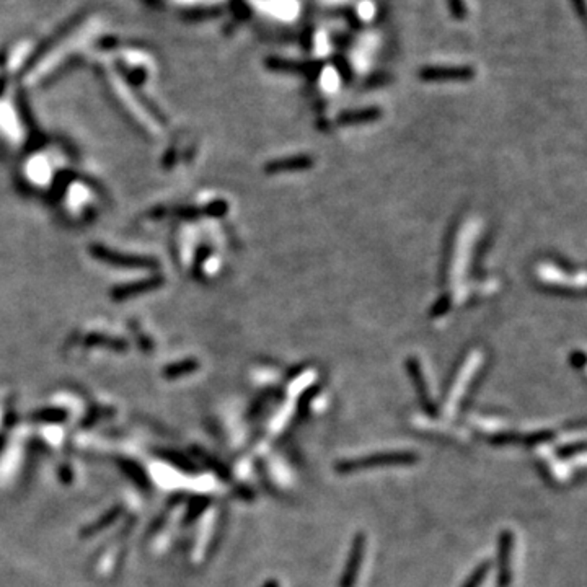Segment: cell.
Returning <instances> with one entry per match:
<instances>
[{"label":"cell","mask_w":587,"mask_h":587,"mask_svg":"<svg viewBox=\"0 0 587 587\" xmlns=\"http://www.w3.org/2000/svg\"><path fill=\"white\" fill-rule=\"evenodd\" d=\"M572 3L577 7V13L581 18H584V0H572Z\"/></svg>","instance_id":"7c38bea8"},{"label":"cell","mask_w":587,"mask_h":587,"mask_svg":"<svg viewBox=\"0 0 587 587\" xmlns=\"http://www.w3.org/2000/svg\"><path fill=\"white\" fill-rule=\"evenodd\" d=\"M491 564L490 563H483L481 566H478V570L475 571V575H473L470 579L465 582V587H478L486 579V576H488Z\"/></svg>","instance_id":"ba28073f"},{"label":"cell","mask_w":587,"mask_h":587,"mask_svg":"<svg viewBox=\"0 0 587 587\" xmlns=\"http://www.w3.org/2000/svg\"><path fill=\"white\" fill-rule=\"evenodd\" d=\"M449 8L452 17L457 18V20H463L467 15V7L463 0H449Z\"/></svg>","instance_id":"9c48e42d"},{"label":"cell","mask_w":587,"mask_h":587,"mask_svg":"<svg viewBox=\"0 0 587 587\" xmlns=\"http://www.w3.org/2000/svg\"><path fill=\"white\" fill-rule=\"evenodd\" d=\"M475 371H476V359L472 357L470 362L465 364V367H463L460 380H457V384H455L454 389H452V393H450V398H449V409H450V411H454L455 403L460 402V398L463 397V390H465V386L468 384V379L472 380V377H473V374H475Z\"/></svg>","instance_id":"5b68a950"},{"label":"cell","mask_w":587,"mask_h":587,"mask_svg":"<svg viewBox=\"0 0 587 587\" xmlns=\"http://www.w3.org/2000/svg\"><path fill=\"white\" fill-rule=\"evenodd\" d=\"M85 18V15H77V17H74V18H71L69 21H67V24H64L61 28H59L56 33L54 35H51L49 36V38H46V41H44L43 44H41V46H38V49H36L35 51V54L33 56L30 57V61H28V67H33V64L38 61L39 57H43L44 54H46L49 49L51 48H54L56 46V44H59L61 43V41L66 38V36H69L72 31H74L77 26H79L80 24H82V20H84Z\"/></svg>","instance_id":"3957f363"},{"label":"cell","mask_w":587,"mask_h":587,"mask_svg":"<svg viewBox=\"0 0 587 587\" xmlns=\"http://www.w3.org/2000/svg\"><path fill=\"white\" fill-rule=\"evenodd\" d=\"M511 559H512V534L506 532L501 539V586L511 581Z\"/></svg>","instance_id":"8992f818"},{"label":"cell","mask_w":587,"mask_h":587,"mask_svg":"<svg viewBox=\"0 0 587 587\" xmlns=\"http://www.w3.org/2000/svg\"><path fill=\"white\" fill-rule=\"evenodd\" d=\"M475 71L467 66L447 67H425L420 71L421 80L425 82H467L472 80Z\"/></svg>","instance_id":"6da1fadb"},{"label":"cell","mask_w":587,"mask_h":587,"mask_svg":"<svg viewBox=\"0 0 587 587\" xmlns=\"http://www.w3.org/2000/svg\"><path fill=\"white\" fill-rule=\"evenodd\" d=\"M232 12H234V15L239 17L240 20H247L252 10H250V7L243 0H232Z\"/></svg>","instance_id":"8fae6325"},{"label":"cell","mask_w":587,"mask_h":587,"mask_svg":"<svg viewBox=\"0 0 587 587\" xmlns=\"http://www.w3.org/2000/svg\"><path fill=\"white\" fill-rule=\"evenodd\" d=\"M308 165V160H304V158H295V160H289V162H276L270 165V168H272V171H284L286 168H292V167H306Z\"/></svg>","instance_id":"30bf717a"},{"label":"cell","mask_w":587,"mask_h":587,"mask_svg":"<svg viewBox=\"0 0 587 587\" xmlns=\"http://www.w3.org/2000/svg\"><path fill=\"white\" fill-rule=\"evenodd\" d=\"M221 8L219 7H204V8H191V10L183 12L185 20L188 21H203V20H211V18H216L221 15Z\"/></svg>","instance_id":"52a82bcc"},{"label":"cell","mask_w":587,"mask_h":587,"mask_svg":"<svg viewBox=\"0 0 587 587\" xmlns=\"http://www.w3.org/2000/svg\"><path fill=\"white\" fill-rule=\"evenodd\" d=\"M364 548H366V540L362 535H359L354 540L351 555H349V563L344 570V576L341 579V587H354L359 576V570L362 566V557H364Z\"/></svg>","instance_id":"277c9868"},{"label":"cell","mask_w":587,"mask_h":587,"mask_svg":"<svg viewBox=\"0 0 587 587\" xmlns=\"http://www.w3.org/2000/svg\"><path fill=\"white\" fill-rule=\"evenodd\" d=\"M415 460V457H413L411 454L407 452H391V454H380V455H374V458H364V460H356V462H349V463H341L339 468L341 472H354V470H361L364 467L369 465H389V463H408Z\"/></svg>","instance_id":"7a4b0ae2"}]
</instances>
